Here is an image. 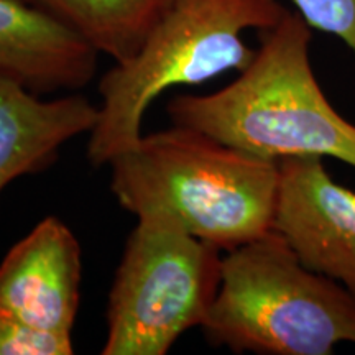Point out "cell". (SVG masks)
<instances>
[{"mask_svg":"<svg viewBox=\"0 0 355 355\" xmlns=\"http://www.w3.org/2000/svg\"><path fill=\"white\" fill-rule=\"evenodd\" d=\"M311 28L334 35L355 55V0H291Z\"/></svg>","mask_w":355,"mask_h":355,"instance_id":"7c38bea8","label":"cell"},{"mask_svg":"<svg viewBox=\"0 0 355 355\" xmlns=\"http://www.w3.org/2000/svg\"><path fill=\"white\" fill-rule=\"evenodd\" d=\"M272 229L301 263L355 296V191L336 183L321 157L279 159Z\"/></svg>","mask_w":355,"mask_h":355,"instance_id":"8992f818","label":"cell"},{"mask_svg":"<svg viewBox=\"0 0 355 355\" xmlns=\"http://www.w3.org/2000/svg\"><path fill=\"white\" fill-rule=\"evenodd\" d=\"M311 26L288 10L261 33L260 48L239 78L206 96H176L166 104L173 125L279 162L331 157L355 168V125L324 96L309 60Z\"/></svg>","mask_w":355,"mask_h":355,"instance_id":"6da1fadb","label":"cell"},{"mask_svg":"<svg viewBox=\"0 0 355 355\" xmlns=\"http://www.w3.org/2000/svg\"><path fill=\"white\" fill-rule=\"evenodd\" d=\"M220 254L170 217H139L109 293L101 354L165 355L201 327L219 290Z\"/></svg>","mask_w":355,"mask_h":355,"instance_id":"5b68a950","label":"cell"},{"mask_svg":"<svg viewBox=\"0 0 355 355\" xmlns=\"http://www.w3.org/2000/svg\"><path fill=\"white\" fill-rule=\"evenodd\" d=\"M91 44L24 0H0V76L37 96L79 91L96 76Z\"/></svg>","mask_w":355,"mask_h":355,"instance_id":"ba28073f","label":"cell"},{"mask_svg":"<svg viewBox=\"0 0 355 355\" xmlns=\"http://www.w3.org/2000/svg\"><path fill=\"white\" fill-rule=\"evenodd\" d=\"M73 334L42 329L0 314V355H71Z\"/></svg>","mask_w":355,"mask_h":355,"instance_id":"8fae6325","label":"cell"},{"mask_svg":"<svg viewBox=\"0 0 355 355\" xmlns=\"http://www.w3.org/2000/svg\"><path fill=\"white\" fill-rule=\"evenodd\" d=\"M91 44L114 63L128 60L171 0H24Z\"/></svg>","mask_w":355,"mask_h":355,"instance_id":"30bf717a","label":"cell"},{"mask_svg":"<svg viewBox=\"0 0 355 355\" xmlns=\"http://www.w3.org/2000/svg\"><path fill=\"white\" fill-rule=\"evenodd\" d=\"M81 282L83 254L76 235L58 217H44L0 263V314L73 334Z\"/></svg>","mask_w":355,"mask_h":355,"instance_id":"52a82bcc","label":"cell"},{"mask_svg":"<svg viewBox=\"0 0 355 355\" xmlns=\"http://www.w3.org/2000/svg\"><path fill=\"white\" fill-rule=\"evenodd\" d=\"M279 0H171L135 55L101 78V107L87 159L105 166L140 140L150 104L176 86H198L245 69L255 50L242 35L273 28L286 15Z\"/></svg>","mask_w":355,"mask_h":355,"instance_id":"3957f363","label":"cell"},{"mask_svg":"<svg viewBox=\"0 0 355 355\" xmlns=\"http://www.w3.org/2000/svg\"><path fill=\"white\" fill-rule=\"evenodd\" d=\"M110 191L133 216H166L222 252L272 230L278 162L173 125L109 162Z\"/></svg>","mask_w":355,"mask_h":355,"instance_id":"7a4b0ae2","label":"cell"},{"mask_svg":"<svg viewBox=\"0 0 355 355\" xmlns=\"http://www.w3.org/2000/svg\"><path fill=\"white\" fill-rule=\"evenodd\" d=\"M204 339L235 354L331 355L355 344V296L301 263L277 230L225 252Z\"/></svg>","mask_w":355,"mask_h":355,"instance_id":"277c9868","label":"cell"},{"mask_svg":"<svg viewBox=\"0 0 355 355\" xmlns=\"http://www.w3.org/2000/svg\"><path fill=\"white\" fill-rule=\"evenodd\" d=\"M42 97L0 76V194L19 178L55 165L68 141L96 127L99 107L87 97Z\"/></svg>","mask_w":355,"mask_h":355,"instance_id":"9c48e42d","label":"cell"}]
</instances>
